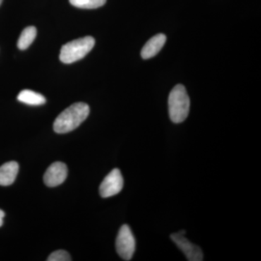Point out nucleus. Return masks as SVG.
Here are the masks:
<instances>
[{
  "label": "nucleus",
  "mask_w": 261,
  "mask_h": 261,
  "mask_svg": "<svg viewBox=\"0 0 261 261\" xmlns=\"http://www.w3.org/2000/svg\"><path fill=\"white\" fill-rule=\"evenodd\" d=\"M89 111V106L86 103H74L57 117L53 124L55 132L66 134L75 129L87 119Z\"/></svg>",
  "instance_id": "nucleus-1"
},
{
  "label": "nucleus",
  "mask_w": 261,
  "mask_h": 261,
  "mask_svg": "<svg viewBox=\"0 0 261 261\" xmlns=\"http://www.w3.org/2000/svg\"><path fill=\"white\" fill-rule=\"evenodd\" d=\"M190 100L185 86L178 84L171 90L168 97V112L171 121H185L190 113Z\"/></svg>",
  "instance_id": "nucleus-2"
},
{
  "label": "nucleus",
  "mask_w": 261,
  "mask_h": 261,
  "mask_svg": "<svg viewBox=\"0 0 261 261\" xmlns=\"http://www.w3.org/2000/svg\"><path fill=\"white\" fill-rule=\"evenodd\" d=\"M94 44L95 40L90 36L67 43L61 48L60 60L65 64H70L80 61L92 50Z\"/></svg>",
  "instance_id": "nucleus-3"
},
{
  "label": "nucleus",
  "mask_w": 261,
  "mask_h": 261,
  "mask_svg": "<svg viewBox=\"0 0 261 261\" xmlns=\"http://www.w3.org/2000/svg\"><path fill=\"white\" fill-rule=\"evenodd\" d=\"M116 251L123 260H130L136 250V241L132 230L124 224L120 228L116 242Z\"/></svg>",
  "instance_id": "nucleus-4"
},
{
  "label": "nucleus",
  "mask_w": 261,
  "mask_h": 261,
  "mask_svg": "<svg viewBox=\"0 0 261 261\" xmlns=\"http://www.w3.org/2000/svg\"><path fill=\"white\" fill-rule=\"evenodd\" d=\"M185 231L172 233L171 239L190 261L203 260V253L200 247L190 243L185 237Z\"/></svg>",
  "instance_id": "nucleus-5"
},
{
  "label": "nucleus",
  "mask_w": 261,
  "mask_h": 261,
  "mask_svg": "<svg viewBox=\"0 0 261 261\" xmlns=\"http://www.w3.org/2000/svg\"><path fill=\"white\" fill-rule=\"evenodd\" d=\"M123 187V178L121 171L115 168L106 176L100 186L99 194L103 198L112 197L118 195L121 191Z\"/></svg>",
  "instance_id": "nucleus-6"
},
{
  "label": "nucleus",
  "mask_w": 261,
  "mask_h": 261,
  "mask_svg": "<svg viewBox=\"0 0 261 261\" xmlns=\"http://www.w3.org/2000/svg\"><path fill=\"white\" fill-rule=\"evenodd\" d=\"M68 176V168L65 163H53L44 173V181L49 187H56L63 184Z\"/></svg>",
  "instance_id": "nucleus-7"
},
{
  "label": "nucleus",
  "mask_w": 261,
  "mask_h": 261,
  "mask_svg": "<svg viewBox=\"0 0 261 261\" xmlns=\"http://www.w3.org/2000/svg\"><path fill=\"white\" fill-rule=\"evenodd\" d=\"M166 42V37L165 34H159L154 36L142 48L141 56L145 60L155 56L161 50Z\"/></svg>",
  "instance_id": "nucleus-8"
},
{
  "label": "nucleus",
  "mask_w": 261,
  "mask_h": 261,
  "mask_svg": "<svg viewBox=\"0 0 261 261\" xmlns=\"http://www.w3.org/2000/svg\"><path fill=\"white\" fill-rule=\"evenodd\" d=\"M19 170L18 163L15 161L5 163L0 167V185L9 186L15 181Z\"/></svg>",
  "instance_id": "nucleus-9"
},
{
  "label": "nucleus",
  "mask_w": 261,
  "mask_h": 261,
  "mask_svg": "<svg viewBox=\"0 0 261 261\" xmlns=\"http://www.w3.org/2000/svg\"><path fill=\"white\" fill-rule=\"evenodd\" d=\"M17 98L19 102L25 103L29 106H42L46 102L45 97L42 94L29 89L21 91Z\"/></svg>",
  "instance_id": "nucleus-10"
},
{
  "label": "nucleus",
  "mask_w": 261,
  "mask_h": 261,
  "mask_svg": "<svg viewBox=\"0 0 261 261\" xmlns=\"http://www.w3.org/2000/svg\"><path fill=\"white\" fill-rule=\"evenodd\" d=\"M37 29L34 27H29L24 29L18 41V47L20 50H25L32 44L37 37Z\"/></svg>",
  "instance_id": "nucleus-11"
},
{
  "label": "nucleus",
  "mask_w": 261,
  "mask_h": 261,
  "mask_svg": "<svg viewBox=\"0 0 261 261\" xmlns=\"http://www.w3.org/2000/svg\"><path fill=\"white\" fill-rule=\"evenodd\" d=\"M107 0H69L70 4L82 9H96L106 3Z\"/></svg>",
  "instance_id": "nucleus-12"
},
{
  "label": "nucleus",
  "mask_w": 261,
  "mask_h": 261,
  "mask_svg": "<svg viewBox=\"0 0 261 261\" xmlns=\"http://www.w3.org/2000/svg\"><path fill=\"white\" fill-rule=\"evenodd\" d=\"M69 253L65 250H57L48 257V261H70L71 260Z\"/></svg>",
  "instance_id": "nucleus-13"
},
{
  "label": "nucleus",
  "mask_w": 261,
  "mask_h": 261,
  "mask_svg": "<svg viewBox=\"0 0 261 261\" xmlns=\"http://www.w3.org/2000/svg\"><path fill=\"white\" fill-rule=\"evenodd\" d=\"M5 217L4 211L0 210V227L3 226V218Z\"/></svg>",
  "instance_id": "nucleus-14"
},
{
  "label": "nucleus",
  "mask_w": 261,
  "mask_h": 261,
  "mask_svg": "<svg viewBox=\"0 0 261 261\" xmlns=\"http://www.w3.org/2000/svg\"><path fill=\"white\" fill-rule=\"evenodd\" d=\"M3 0H0V5H1L2 3H3Z\"/></svg>",
  "instance_id": "nucleus-15"
}]
</instances>
